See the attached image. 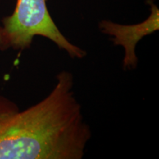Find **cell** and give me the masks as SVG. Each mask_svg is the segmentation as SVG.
<instances>
[{
    "instance_id": "1",
    "label": "cell",
    "mask_w": 159,
    "mask_h": 159,
    "mask_svg": "<svg viewBox=\"0 0 159 159\" xmlns=\"http://www.w3.org/2000/svg\"><path fill=\"white\" fill-rule=\"evenodd\" d=\"M54 89L41 102L21 111L0 96V159H81L91 139L75 97L74 77L56 76Z\"/></svg>"
},
{
    "instance_id": "2",
    "label": "cell",
    "mask_w": 159,
    "mask_h": 159,
    "mask_svg": "<svg viewBox=\"0 0 159 159\" xmlns=\"http://www.w3.org/2000/svg\"><path fill=\"white\" fill-rule=\"evenodd\" d=\"M0 26V50L22 52L29 49L36 35L45 37L72 58H83L86 52L69 42L49 14L47 0H17L13 14L5 17Z\"/></svg>"
},
{
    "instance_id": "3",
    "label": "cell",
    "mask_w": 159,
    "mask_h": 159,
    "mask_svg": "<svg viewBox=\"0 0 159 159\" xmlns=\"http://www.w3.org/2000/svg\"><path fill=\"white\" fill-rule=\"evenodd\" d=\"M151 6V13L144 21L134 25H122L111 21L103 20L99 23V28L105 34L112 37L114 45L122 46L125 49L123 68L132 69L138 63L135 48L143 37L151 34L159 29V11L153 2L148 0Z\"/></svg>"
}]
</instances>
